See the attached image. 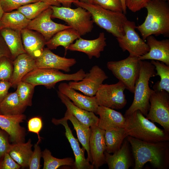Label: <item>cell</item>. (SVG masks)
Masks as SVG:
<instances>
[{
    "label": "cell",
    "mask_w": 169,
    "mask_h": 169,
    "mask_svg": "<svg viewBox=\"0 0 169 169\" xmlns=\"http://www.w3.org/2000/svg\"><path fill=\"white\" fill-rule=\"evenodd\" d=\"M136 27L134 22L127 20L124 26V34L116 39L123 51H127L129 55L139 57L147 53L149 48L136 32Z\"/></svg>",
    "instance_id": "obj_11"
},
{
    "label": "cell",
    "mask_w": 169,
    "mask_h": 169,
    "mask_svg": "<svg viewBox=\"0 0 169 169\" xmlns=\"http://www.w3.org/2000/svg\"><path fill=\"white\" fill-rule=\"evenodd\" d=\"M4 12H9L17 10L20 7L40 0H0Z\"/></svg>",
    "instance_id": "obj_38"
},
{
    "label": "cell",
    "mask_w": 169,
    "mask_h": 169,
    "mask_svg": "<svg viewBox=\"0 0 169 169\" xmlns=\"http://www.w3.org/2000/svg\"><path fill=\"white\" fill-rule=\"evenodd\" d=\"M93 3L106 9L123 12L121 0H93Z\"/></svg>",
    "instance_id": "obj_39"
},
{
    "label": "cell",
    "mask_w": 169,
    "mask_h": 169,
    "mask_svg": "<svg viewBox=\"0 0 169 169\" xmlns=\"http://www.w3.org/2000/svg\"><path fill=\"white\" fill-rule=\"evenodd\" d=\"M50 6L47 3L39 1L23 6L17 10L31 20L38 17Z\"/></svg>",
    "instance_id": "obj_35"
},
{
    "label": "cell",
    "mask_w": 169,
    "mask_h": 169,
    "mask_svg": "<svg viewBox=\"0 0 169 169\" xmlns=\"http://www.w3.org/2000/svg\"><path fill=\"white\" fill-rule=\"evenodd\" d=\"M80 1L89 3H93V0H80Z\"/></svg>",
    "instance_id": "obj_51"
},
{
    "label": "cell",
    "mask_w": 169,
    "mask_h": 169,
    "mask_svg": "<svg viewBox=\"0 0 169 169\" xmlns=\"http://www.w3.org/2000/svg\"><path fill=\"white\" fill-rule=\"evenodd\" d=\"M2 28H3V27H2V25H1L0 22V30L2 29Z\"/></svg>",
    "instance_id": "obj_52"
},
{
    "label": "cell",
    "mask_w": 169,
    "mask_h": 169,
    "mask_svg": "<svg viewBox=\"0 0 169 169\" xmlns=\"http://www.w3.org/2000/svg\"><path fill=\"white\" fill-rule=\"evenodd\" d=\"M50 6L38 17L31 20L26 28L40 33L46 41L57 32L72 28L69 25L56 23L52 20L53 10Z\"/></svg>",
    "instance_id": "obj_13"
},
{
    "label": "cell",
    "mask_w": 169,
    "mask_h": 169,
    "mask_svg": "<svg viewBox=\"0 0 169 169\" xmlns=\"http://www.w3.org/2000/svg\"><path fill=\"white\" fill-rule=\"evenodd\" d=\"M42 157L44 161L43 169H57L63 166H73L74 161L71 157L59 159L54 157L46 148L42 151Z\"/></svg>",
    "instance_id": "obj_34"
},
{
    "label": "cell",
    "mask_w": 169,
    "mask_h": 169,
    "mask_svg": "<svg viewBox=\"0 0 169 169\" xmlns=\"http://www.w3.org/2000/svg\"><path fill=\"white\" fill-rule=\"evenodd\" d=\"M61 119L67 120H69L71 122L76 131L78 140L87 152V159L91 163L92 159L89 145L90 127L78 120L67 110L65 113L64 117Z\"/></svg>",
    "instance_id": "obj_28"
},
{
    "label": "cell",
    "mask_w": 169,
    "mask_h": 169,
    "mask_svg": "<svg viewBox=\"0 0 169 169\" xmlns=\"http://www.w3.org/2000/svg\"><path fill=\"white\" fill-rule=\"evenodd\" d=\"M13 60L6 56L0 58V80H10L13 70Z\"/></svg>",
    "instance_id": "obj_37"
},
{
    "label": "cell",
    "mask_w": 169,
    "mask_h": 169,
    "mask_svg": "<svg viewBox=\"0 0 169 169\" xmlns=\"http://www.w3.org/2000/svg\"><path fill=\"white\" fill-rule=\"evenodd\" d=\"M21 166L11 156L6 153L0 160V169H19Z\"/></svg>",
    "instance_id": "obj_44"
},
{
    "label": "cell",
    "mask_w": 169,
    "mask_h": 169,
    "mask_svg": "<svg viewBox=\"0 0 169 169\" xmlns=\"http://www.w3.org/2000/svg\"><path fill=\"white\" fill-rule=\"evenodd\" d=\"M34 149L30 159L28 167L29 169H39L40 168V159L42 151L39 144L36 143L34 146Z\"/></svg>",
    "instance_id": "obj_41"
},
{
    "label": "cell",
    "mask_w": 169,
    "mask_h": 169,
    "mask_svg": "<svg viewBox=\"0 0 169 169\" xmlns=\"http://www.w3.org/2000/svg\"><path fill=\"white\" fill-rule=\"evenodd\" d=\"M124 116L127 136L151 143L169 141V133L157 127L139 110Z\"/></svg>",
    "instance_id": "obj_3"
},
{
    "label": "cell",
    "mask_w": 169,
    "mask_h": 169,
    "mask_svg": "<svg viewBox=\"0 0 169 169\" xmlns=\"http://www.w3.org/2000/svg\"><path fill=\"white\" fill-rule=\"evenodd\" d=\"M35 60L37 68L53 69L67 72L70 71L71 67L76 63L75 59L59 56L48 48L44 49L40 56Z\"/></svg>",
    "instance_id": "obj_17"
},
{
    "label": "cell",
    "mask_w": 169,
    "mask_h": 169,
    "mask_svg": "<svg viewBox=\"0 0 169 169\" xmlns=\"http://www.w3.org/2000/svg\"><path fill=\"white\" fill-rule=\"evenodd\" d=\"M90 129L89 145L91 163L94 168L98 169L106 163L104 154L106 150L105 130L97 125L90 127Z\"/></svg>",
    "instance_id": "obj_14"
},
{
    "label": "cell",
    "mask_w": 169,
    "mask_h": 169,
    "mask_svg": "<svg viewBox=\"0 0 169 169\" xmlns=\"http://www.w3.org/2000/svg\"></svg>",
    "instance_id": "obj_55"
},
{
    "label": "cell",
    "mask_w": 169,
    "mask_h": 169,
    "mask_svg": "<svg viewBox=\"0 0 169 169\" xmlns=\"http://www.w3.org/2000/svg\"><path fill=\"white\" fill-rule=\"evenodd\" d=\"M151 63L155 66L156 75L160 77V80L153 86V90H165L169 93V65L157 60H151Z\"/></svg>",
    "instance_id": "obj_33"
},
{
    "label": "cell",
    "mask_w": 169,
    "mask_h": 169,
    "mask_svg": "<svg viewBox=\"0 0 169 169\" xmlns=\"http://www.w3.org/2000/svg\"><path fill=\"white\" fill-rule=\"evenodd\" d=\"M26 107L20 102L16 91L8 93L0 104V114L17 115L23 114Z\"/></svg>",
    "instance_id": "obj_30"
},
{
    "label": "cell",
    "mask_w": 169,
    "mask_h": 169,
    "mask_svg": "<svg viewBox=\"0 0 169 169\" xmlns=\"http://www.w3.org/2000/svg\"><path fill=\"white\" fill-rule=\"evenodd\" d=\"M121 1L122 5L123 12L125 14L126 13L127 8L125 5V0H121Z\"/></svg>",
    "instance_id": "obj_49"
},
{
    "label": "cell",
    "mask_w": 169,
    "mask_h": 169,
    "mask_svg": "<svg viewBox=\"0 0 169 169\" xmlns=\"http://www.w3.org/2000/svg\"><path fill=\"white\" fill-rule=\"evenodd\" d=\"M40 1L48 4L50 6H54L58 7L61 6V4H60L57 0H40Z\"/></svg>",
    "instance_id": "obj_48"
},
{
    "label": "cell",
    "mask_w": 169,
    "mask_h": 169,
    "mask_svg": "<svg viewBox=\"0 0 169 169\" xmlns=\"http://www.w3.org/2000/svg\"><path fill=\"white\" fill-rule=\"evenodd\" d=\"M162 0V1H166L167 0Z\"/></svg>",
    "instance_id": "obj_53"
},
{
    "label": "cell",
    "mask_w": 169,
    "mask_h": 169,
    "mask_svg": "<svg viewBox=\"0 0 169 169\" xmlns=\"http://www.w3.org/2000/svg\"><path fill=\"white\" fill-rule=\"evenodd\" d=\"M146 40L149 50L139 57V59L157 60L169 65V40H157L152 35L148 36Z\"/></svg>",
    "instance_id": "obj_19"
},
{
    "label": "cell",
    "mask_w": 169,
    "mask_h": 169,
    "mask_svg": "<svg viewBox=\"0 0 169 169\" xmlns=\"http://www.w3.org/2000/svg\"><path fill=\"white\" fill-rule=\"evenodd\" d=\"M85 74L83 69L72 74H66L55 69L36 68L24 76L22 81L28 83L34 86L42 85L47 89H50L61 81H80L85 77Z\"/></svg>",
    "instance_id": "obj_6"
},
{
    "label": "cell",
    "mask_w": 169,
    "mask_h": 169,
    "mask_svg": "<svg viewBox=\"0 0 169 169\" xmlns=\"http://www.w3.org/2000/svg\"><path fill=\"white\" fill-rule=\"evenodd\" d=\"M50 7L53 10L51 18L64 21L81 36L92 30L93 22L91 14L84 8L80 7L74 9L61 6Z\"/></svg>",
    "instance_id": "obj_7"
},
{
    "label": "cell",
    "mask_w": 169,
    "mask_h": 169,
    "mask_svg": "<svg viewBox=\"0 0 169 169\" xmlns=\"http://www.w3.org/2000/svg\"><path fill=\"white\" fill-rule=\"evenodd\" d=\"M108 77L105 71L97 65L93 66L89 73L80 81H70L68 84L75 90L90 97L95 95L103 81Z\"/></svg>",
    "instance_id": "obj_12"
},
{
    "label": "cell",
    "mask_w": 169,
    "mask_h": 169,
    "mask_svg": "<svg viewBox=\"0 0 169 169\" xmlns=\"http://www.w3.org/2000/svg\"><path fill=\"white\" fill-rule=\"evenodd\" d=\"M59 97L66 106L67 110L78 120L84 125L90 127L98 125L99 118L93 112L81 109L75 106L66 96L57 91Z\"/></svg>",
    "instance_id": "obj_25"
},
{
    "label": "cell",
    "mask_w": 169,
    "mask_h": 169,
    "mask_svg": "<svg viewBox=\"0 0 169 169\" xmlns=\"http://www.w3.org/2000/svg\"><path fill=\"white\" fill-rule=\"evenodd\" d=\"M129 143L126 139L124 140L121 147L112 155L105 152V161L109 169H128L132 166Z\"/></svg>",
    "instance_id": "obj_24"
},
{
    "label": "cell",
    "mask_w": 169,
    "mask_h": 169,
    "mask_svg": "<svg viewBox=\"0 0 169 169\" xmlns=\"http://www.w3.org/2000/svg\"><path fill=\"white\" fill-rule=\"evenodd\" d=\"M60 3L62 4L63 7L70 8L71 4L72 3H74L77 1H79L80 0H57Z\"/></svg>",
    "instance_id": "obj_47"
},
{
    "label": "cell",
    "mask_w": 169,
    "mask_h": 169,
    "mask_svg": "<svg viewBox=\"0 0 169 169\" xmlns=\"http://www.w3.org/2000/svg\"><path fill=\"white\" fill-rule=\"evenodd\" d=\"M0 34L13 60L19 55L26 53L23 44L21 31L4 28L0 30Z\"/></svg>",
    "instance_id": "obj_26"
},
{
    "label": "cell",
    "mask_w": 169,
    "mask_h": 169,
    "mask_svg": "<svg viewBox=\"0 0 169 169\" xmlns=\"http://www.w3.org/2000/svg\"><path fill=\"white\" fill-rule=\"evenodd\" d=\"M3 56L7 57L13 60L8 48L0 34V58Z\"/></svg>",
    "instance_id": "obj_46"
},
{
    "label": "cell",
    "mask_w": 169,
    "mask_h": 169,
    "mask_svg": "<svg viewBox=\"0 0 169 169\" xmlns=\"http://www.w3.org/2000/svg\"><path fill=\"white\" fill-rule=\"evenodd\" d=\"M9 136L5 131L0 129V160L7 153H9L12 146L9 142Z\"/></svg>",
    "instance_id": "obj_42"
},
{
    "label": "cell",
    "mask_w": 169,
    "mask_h": 169,
    "mask_svg": "<svg viewBox=\"0 0 169 169\" xmlns=\"http://www.w3.org/2000/svg\"><path fill=\"white\" fill-rule=\"evenodd\" d=\"M4 12L3 9L1 5V4L0 0V20L1 18L4 13Z\"/></svg>",
    "instance_id": "obj_50"
},
{
    "label": "cell",
    "mask_w": 169,
    "mask_h": 169,
    "mask_svg": "<svg viewBox=\"0 0 169 169\" xmlns=\"http://www.w3.org/2000/svg\"><path fill=\"white\" fill-rule=\"evenodd\" d=\"M126 136L124 128H112L105 130L106 151L110 154L118 150Z\"/></svg>",
    "instance_id": "obj_32"
},
{
    "label": "cell",
    "mask_w": 169,
    "mask_h": 169,
    "mask_svg": "<svg viewBox=\"0 0 169 169\" xmlns=\"http://www.w3.org/2000/svg\"><path fill=\"white\" fill-rule=\"evenodd\" d=\"M151 0H125L126 8L133 12H136L145 8Z\"/></svg>",
    "instance_id": "obj_43"
},
{
    "label": "cell",
    "mask_w": 169,
    "mask_h": 169,
    "mask_svg": "<svg viewBox=\"0 0 169 169\" xmlns=\"http://www.w3.org/2000/svg\"><path fill=\"white\" fill-rule=\"evenodd\" d=\"M169 93L153 90L149 99L150 108L146 118L161 125L169 133Z\"/></svg>",
    "instance_id": "obj_9"
},
{
    "label": "cell",
    "mask_w": 169,
    "mask_h": 169,
    "mask_svg": "<svg viewBox=\"0 0 169 169\" xmlns=\"http://www.w3.org/2000/svg\"><path fill=\"white\" fill-rule=\"evenodd\" d=\"M74 3L88 11L93 23L116 38L124 34V26L128 19L123 12L112 11L94 4L79 1Z\"/></svg>",
    "instance_id": "obj_4"
},
{
    "label": "cell",
    "mask_w": 169,
    "mask_h": 169,
    "mask_svg": "<svg viewBox=\"0 0 169 169\" xmlns=\"http://www.w3.org/2000/svg\"><path fill=\"white\" fill-rule=\"evenodd\" d=\"M43 122L41 117L36 116L29 119L27 123L28 131L37 134L38 140L37 143L39 144L41 140L39 132L43 127Z\"/></svg>",
    "instance_id": "obj_40"
},
{
    "label": "cell",
    "mask_w": 169,
    "mask_h": 169,
    "mask_svg": "<svg viewBox=\"0 0 169 169\" xmlns=\"http://www.w3.org/2000/svg\"><path fill=\"white\" fill-rule=\"evenodd\" d=\"M16 87V91L21 103L26 107L31 106L35 86L28 83L21 81L17 84Z\"/></svg>",
    "instance_id": "obj_36"
},
{
    "label": "cell",
    "mask_w": 169,
    "mask_h": 169,
    "mask_svg": "<svg viewBox=\"0 0 169 169\" xmlns=\"http://www.w3.org/2000/svg\"><path fill=\"white\" fill-rule=\"evenodd\" d=\"M147 15L144 22L136 26L142 39L149 36L169 35V6L166 1L151 0L145 7Z\"/></svg>",
    "instance_id": "obj_2"
},
{
    "label": "cell",
    "mask_w": 169,
    "mask_h": 169,
    "mask_svg": "<svg viewBox=\"0 0 169 169\" xmlns=\"http://www.w3.org/2000/svg\"><path fill=\"white\" fill-rule=\"evenodd\" d=\"M140 61L138 57L129 55L120 60L109 61L106 65L114 76L124 84L126 89L134 93L139 74Z\"/></svg>",
    "instance_id": "obj_8"
},
{
    "label": "cell",
    "mask_w": 169,
    "mask_h": 169,
    "mask_svg": "<svg viewBox=\"0 0 169 169\" xmlns=\"http://www.w3.org/2000/svg\"><path fill=\"white\" fill-rule=\"evenodd\" d=\"M167 1L169 2V0H167Z\"/></svg>",
    "instance_id": "obj_54"
},
{
    "label": "cell",
    "mask_w": 169,
    "mask_h": 169,
    "mask_svg": "<svg viewBox=\"0 0 169 169\" xmlns=\"http://www.w3.org/2000/svg\"><path fill=\"white\" fill-rule=\"evenodd\" d=\"M126 138L131 147L135 162V169H142L147 162L158 169L168 167L169 141L151 143L129 136Z\"/></svg>",
    "instance_id": "obj_1"
},
{
    "label": "cell",
    "mask_w": 169,
    "mask_h": 169,
    "mask_svg": "<svg viewBox=\"0 0 169 169\" xmlns=\"http://www.w3.org/2000/svg\"><path fill=\"white\" fill-rule=\"evenodd\" d=\"M106 40L104 32L100 33L98 37L93 40H86L80 37L69 46L68 50L83 52L87 55L90 59L93 57L99 58L100 56L101 52L104 51L106 46Z\"/></svg>",
    "instance_id": "obj_18"
},
{
    "label": "cell",
    "mask_w": 169,
    "mask_h": 169,
    "mask_svg": "<svg viewBox=\"0 0 169 169\" xmlns=\"http://www.w3.org/2000/svg\"><path fill=\"white\" fill-rule=\"evenodd\" d=\"M26 119L25 115H8L0 114V128L9 135L13 144L25 142L26 131L20 124Z\"/></svg>",
    "instance_id": "obj_15"
},
{
    "label": "cell",
    "mask_w": 169,
    "mask_h": 169,
    "mask_svg": "<svg viewBox=\"0 0 169 169\" xmlns=\"http://www.w3.org/2000/svg\"><path fill=\"white\" fill-rule=\"evenodd\" d=\"M52 122L55 125L59 124L62 125L64 127L65 135L70 144L75 156V161L73 169H93L94 167L90 163L87 158L85 156L84 152L85 150L82 147L81 148L78 141L73 136L72 131L69 127L67 120L53 118Z\"/></svg>",
    "instance_id": "obj_16"
},
{
    "label": "cell",
    "mask_w": 169,
    "mask_h": 169,
    "mask_svg": "<svg viewBox=\"0 0 169 169\" xmlns=\"http://www.w3.org/2000/svg\"><path fill=\"white\" fill-rule=\"evenodd\" d=\"M11 87L9 81L0 80V104L9 93L8 91Z\"/></svg>",
    "instance_id": "obj_45"
},
{
    "label": "cell",
    "mask_w": 169,
    "mask_h": 169,
    "mask_svg": "<svg viewBox=\"0 0 169 169\" xmlns=\"http://www.w3.org/2000/svg\"><path fill=\"white\" fill-rule=\"evenodd\" d=\"M59 91L66 96L75 106L96 114L98 105L95 96L90 97L76 91L66 83H61L58 86Z\"/></svg>",
    "instance_id": "obj_20"
},
{
    "label": "cell",
    "mask_w": 169,
    "mask_h": 169,
    "mask_svg": "<svg viewBox=\"0 0 169 169\" xmlns=\"http://www.w3.org/2000/svg\"><path fill=\"white\" fill-rule=\"evenodd\" d=\"M13 70L9 80L11 87H15L23 77L37 68L35 59L26 53L18 56L13 60Z\"/></svg>",
    "instance_id": "obj_23"
},
{
    "label": "cell",
    "mask_w": 169,
    "mask_h": 169,
    "mask_svg": "<svg viewBox=\"0 0 169 169\" xmlns=\"http://www.w3.org/2000/svg\"><path fill=\"white\" fill-rule=\"evenodd\" d=\"M140 67L139 76L135 86L134 100L124 116L139 110L146 116L149 109V99L153 90L149 87V81L151 78L156 76L155 67L151 62L144 60H140Z\"/></svg>",
    "instance_id": "obj_5"
},
{
    "label": "cell",
    "mask_w": 169,
    "mask_h": 169,
    "mask_svg": "<svg viewBox=\"0 0 169 169\" xmlns=\"http://www.w3.org/2000/svg\"><path fill=\"white\" fill-rule=\"evenodd\" d=\"M125 89L119 81L115 84H102L95 95L98 104L113 109L123 108L127 103L124 93Z\"/></svg>",
    "instance_id": "obj_10"
},
{
    "label": "cell",
    "mask_w": 169,
    "mask_h": 169,
    "mask_svg": "<svg viewBox=\"0 0 169 169\" xmlns=\"http://www.w3.org/2000/svg\"><path fill=\"white\" fill-rule=\"evenodd\" d=\"M33 145L29 139L26 142L13 144L9 154L23 168L28 167V162L33 153Z\"/></svg>",
    "instance_id": "obj_29"
},
{
    "label": "cell",
    "mask_w": 169,
    "mask_h": 169,
    "mask_svg": "<svg viewBox=\"0 0 169 169\" xmlns=\"http://www.w3.org/2000/svg\"><path fill=\"white\" fill-rule=\"evenodd\" d=\"M80 36L79 34L72 28L66 29L56 33L46 41V45L50 49H56L59 46H62L65 49V55L69 46Z\"/></svg>",
    "instance_id": "obj_27"
},
{
    "label": "cell",
    "mask_w": 169,
    "mask_h": 169,
    "mask_svg": "<svg viewBox=\"0 0 169 169\" xmlns=\"http://www.w3.org/2000/svg\"><path fill=\"white\" fill-rule=\"evenodd\" d=\"M21 34L26 53L36 59L42 54L46 40L38 32L27 28L21 30Z\"/></svg>",
    "instance_id": "obj_21"
},
{
    "label": "cell",
    "mask_w": 169,
    "mask_h": 169,
    "mask_svg": "<svg viewBox=\"0 0 169 169\" xmlns=\"http://www.w3.org/2000/svg\"><path fill=\"white\" fill-rule=\"evenodd\" d=\"M30 21L16 10L4 12L0 22L3 28H7L21 31L27 28Z\"/></svg>",
    "instance_id": "obj_31"
},
{
    "label": "cell",
    "mask_w": 169,
    "mask_h": 169,
    "mask_svg": "<svg viewBox=\"0 0 169 169\" xmlns=\"http://www.w3.org/2000/svg\"><path fill=\"white\" fill-rule=\"evenodd\" d=\"M96 114L99 116L98 126L102 129L125 127V117L113 109L99 105Z\"/></svg>",
    "instance_id": "obj_22"
}]
</instances>
